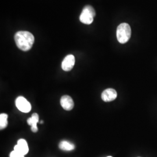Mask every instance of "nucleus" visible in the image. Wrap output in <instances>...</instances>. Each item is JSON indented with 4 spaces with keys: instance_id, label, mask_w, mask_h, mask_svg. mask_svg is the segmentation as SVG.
Returning <instances> with one entry per match:
<instances>
[{
    "instance_id": "obj_3",
    "label": "nucleus",
    "mask_w": 157,
    "mask_h": 157,
    "mask_svg": "<svg viewBox=\"0 0 157 157\" xmlns=\"http://www.w3.org/2000/svg\"><path fill=\"white\" fill-rule=\"evenodd\" d=\"M95 17V11L93 6H86L83 8L80 16V22L84 24L90 25L93 22Z\"/></svg>"
},
{
    "instance_id": "obj_12",
    "label": "nucleus",
    "mask_w": 157,
    "mask_h": 157,
    "mask_svg": "<svg viewBox=\"0 0 157 157\" xmlns=\"http://www.w3.org/2000/svg\"><path fill=\"white\" fill-rule=\"evenodd\" d=\"M10 157H25V155L19 152L13 150L11 152Z\"/></svg>"
},
{
    "instance_id": "obj_1",
    "label": "nucleus",
    "mask_w": 157,
    "mask_h": 157,
    "mask_svg": "<svg viewBox=\"0 0 157 157\" xmlns=\"http://www.w3.org/2000/svg\"><path fill=\"white\" fill-rule=\"evenodd\" d=\"M14 39L17 47L23 51L30 50L34 43L33 35L27 31L17 32Z\"/></svg>"
},
{
    "instance_id": "obj_2",
    "label": "nucleus",
    "mask_w": 157,
    "mask_h": 157,
    "mask_svg": "<svg viewBox=\"0 0 157 157\" xmlns=\"http://www.w3.org/2000/svg\"><path fill=\"white\" fill-rule=\"evenodd\" d=\"M131 28L129 24L122 23L120 24L117 30V37L121 44H124L129 41L131 37Z\"/></svg>"
},
{
    "instance_id": "obj_5",
    "label": "nucleus",
    "mask_w": 157,
    "mask_h": 157,
    "mask_svg": "<svg viewBox=\"0 0 157 157\" xmlns=\"http://www.w3.org/2000/svg\"><path fill=\"white\" fill-rule=\"evenodd\" d=\"M75 63V58L73 55L65 56L62 62V69L64 71H70L73 69Z\"/></svg>"
},
{
    "instance_id": "obj_6",
    "label": "nucleus",
    "mask_w": 157,
    "mask_h": 157,
    "mask_svg": "<svg viewBox=\"0 0 157 157\" xmlns=\"http://www.w3.org/2000/svg\"><path fill=\"white\" fill-rule=\"evenodd\" d=\"M117 97L116 90L113 89H107L104 90L101 94L102 100L105 102H111L115 100Z\"/></svg>"
},
{
    "instance_id": "obj_10",
    "label": "nucleus",
    "mask_w": 157,
    "mask_h": 157,
    "mask_svg": "<svg viewBox=\"0 0 157 157\" xmlns=\"http://www.w3.org/2000/svg\"><path fill=\"white\" fill-rule=\"evenodd\" d=\"M75 147L73 144L67 141H62L59 144V148L63 151H72L75 149Z\"/></svg>"
},
{
    "instance_id": "obj_8",
    "label": "nucleus",
    "mask_w": 157,
    "mask_h": 157,
    "mask_svg": "<svg viewBox=\"0 0 157 157\" xmlns=\"http://www.w3.org/2000/svg\"><path fill=\"white\" fill-rule=\"evenodd\" d=\"M13 150L20 152L24 155H26L29 152L28 144L27 141L22 139H19L17 141V145L14 147Z\"/></svg>"
},
{
    "instance_id": "obj_13",
    "label": "nucleus",
    "mask_w": 157,
    "mask_h": 157,
    "mask_svg": "<svg viewBox=\"0 0 157 157\" xmlns=\"http://www.w3.org/2000/svg\"><path fill=\"white\" fill-rule=\"evenodd\" d=\"M111 157V156H109V157Z\"/></svg>"
},
{
    "instance_id": "obj_4",
    "label": "nucleus",
    "mask_w": 157,
    "mask_h": 157,
    "mask_svg": "<svg viewBox=\"0 0 157 157\" xmlns=\"http://www.w3.org/2000/svg\"><path fill=\"white\" fill-rule=\"evenodd\" d=\"M17 108L23 113H28L32 109L31 104L22 96L18 97L15 101Z\"/></svg>"
},
{
    "instance_id": "obj_11",
    "label": "nucleus",
    "mask_w": 157,
    "mask_h": 157,
    "mask_svg": "<svg viewBox=\"0 0 157 157\" xmlns=\"http://www.w3.org/2000/svg\"><path fill=\"white\" fill-rule=\"evenodd\" d=\"M8 115L6 113H1L0 115V129L2 130L8 126Z\"/></svg>"
},
{
    "instance_id": "obj_9",
    "label": "nucleus",
    "mask_w": 157,
    "mask_h": 157,
    "mask_svg": "<svg viewBox=\"0 0 157 157\" xmlns=\"http://www.w3.org/2000/svg\"><path fill=\"white\" fill-rule=\"evenodd\" d=\"M27 122L29 125L31 126L32 131L36 133L38 131L37 124L39 123V116L37 113H34L32 115L31 118H29L27 121Z\"/></svg>"
},
{
    "instance_id": "obj_7",
    "label": "nucleus",
    "mask_w": 157,
    "mask_h": 157,
    "mask_svg": "<svg viewBox=\"0 0 157 157\" xmlns=\"http://www.w3.org/2000/svg\"><path fill=\"white\" fill-rule=\"evenodd\" d=\"M60 104L62 108L66 111H71L74 107L73 99L69 95L62 96L60 100Z\"/></svg>"
}]
</instances>
